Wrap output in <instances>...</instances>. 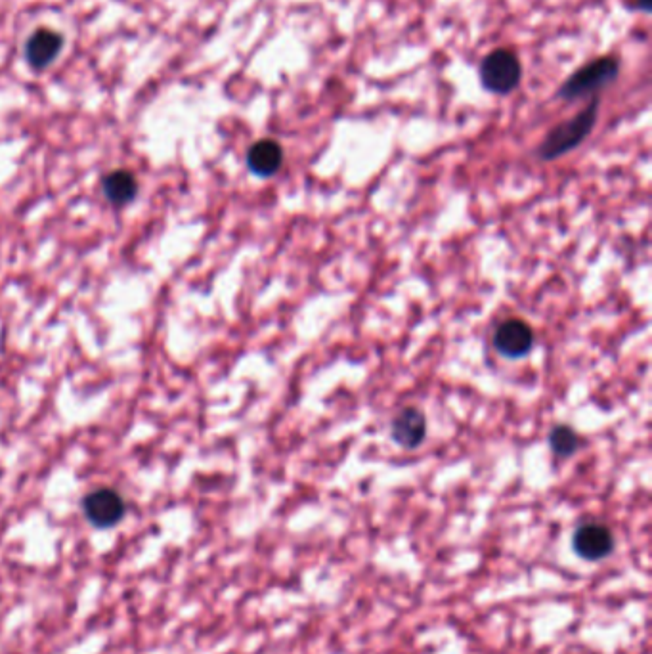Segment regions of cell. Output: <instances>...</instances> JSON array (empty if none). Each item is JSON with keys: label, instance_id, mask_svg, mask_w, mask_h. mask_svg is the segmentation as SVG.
I'll use <instances>...</instances> for the list:
<instances>
[{"label": "cell", "instance_id": "cell-1", "mask_svg": "<svg viewBox=\"0 0 652 654\" xmlns=\"http://www.w3.org/2000/svg\"><path fill=\"white\" fill-rule=\"evenodd\" d=\"M599 106H601V100L597 96H593L591 104L582 109L578 115L570 117L565 123H559L557 127H553L551 131L547 132V136L536 150L538 159L555 161L566 153L576 150L595 129L597 119H599Z\"/></svg>", "mask_w": 652, "mask_h": 654}, {"label": "cell", "instance_id": "cell-2", "mask_svg": "<svg viewBox=\"0 0 652 654\" xmlns=\"http://www.w3.org/2000/svg\"><path fill=\"white\" fill-rule=\"evenodd\" d=\"M620 60L616 56H599L586 66L576 69L559 88V98L563 100H578L591 96L603 88L612 85L620 75Z\"/></svg>", "mask_w": 652, "mask_h": 654}, {"label": "cell", "instance_id": "cell-3", "mask_svg": "<svg viewBox=\"0 0 652 654\" xmlns=\"http://www.w3.org/2000/svg\"><path fill=\"white\" fill-rule=\"evenodd\" d=\"M479 75L488 92L507 96L521 85V60L509 48H496L480 62Z\"/></svg>", "mask_w": 652, "mask_h": 654}, {"label": "cell", "instance_id": "cell-4", "mask_svg": "<svg viewBox=\"0 0 652 654\" xmlns=\"http://www.w3.org/2000/svg\"><path fill=\"white\" fill-rule=\"evenodd\" d=\"M127 505L119 492L111 488H98L92 490L83 500V513L88 523L96 528H111L121 523L125 517Z\"/></svg>", "mask_w": 652, "mask_h": 654}, {"label": "cell", "instance_id": "cell-5", "mask_svg": "<svg viewBox=\"0 0 652 654\" xmlns=\"http://www.w3.org/2000/svg\"><path fill=\"white\" fill-rule=\"evenodd\" d=\"M614 534L607 524L586 523L578 526V530L572 536V547L578 557L584 561H603L614 551Z\"/></svg>", "mask_w": 652, "mask_h": 654}, {"label": "cell", "instance_id": "cell-6", "mask_svg": "<svg viewBox=\"0 0 652 654\" xmlns=\"http://www.w3.org/2000/svg\"><path fill=\"white\" fill-rule=\"evenodd\" d=\"M64 48V37L58 31L39 27L31 33L23 46V56L27 66L35 71H44L56 62Z\"/></svg>", "mask_w": 652, "mask_h": 654}, {"label": "cell", "instance_id": "cell-7", "mask_svg": "<svg viewBox=\"0 0 652 654\" xmlns=\"http://www.w3.org/2000/svg\"><path fill=\"white\" fill-rule=\"evenodd\" d=\"M494 347L505 358H522L534 347V329L521 318H509L496 327Z\"/></svg>", "mask_w": 652, "mask_h": 654}, {"label": "cell", "instance_id": "cell-8", "mask_svg": "<svg viewBox=\"0 0 652 654\" xmlns=\"http://www.w3.org/2000/svg\"><path fill=\"white\" fill-rule=\"evenodd\" d=\"M427 435V419L417 408H404L400 414L392 419L391 438L406 450H415L423 444Z\"/></svg>", "mask_w": 652, "mask_h": 654}, {"label": "cell", "instance_id": "cell-9", "mask_svg": "<svg viewBox=\"0 0 652 654\" xmlns=\"http://www.w3.org/2000/svg\"><path fill=\"white\" fill-rule=\"evenodd\" d=\"M283 165V148L272 138H262L247 152V167L253 175L268 178L274 176Z\"/></svg>", "mask_w": 652, "mask_h": 654}, {"label": "cell", "instance_id": "cell-10", "mask_svg": "<svg viewBox=\"0 0 652 654\" xmlns=\"http://www.w3.org/2000/svg\"><path fill=\"white\" fill-rule=\"evenodd\" d=\"M102 190L104 196L108 197L113 205H127L138 196V180L131 171L117 169L104 176Z\"/></svg>", "mask_w": 652, "mask_h": 654}, {"label": "cell", "instance_id": "cell-11", "mask_svg": "<svg viewBox=\"0 0 652 654\" xmlns=\"http://www.w3.org/2000/svg\"><path fill=\"white\" fill-rule=\"evenodd\" d=\"M549 446L555 456L570 458L576 454L580 446V438L570 425H557L549 435Z\"/></svg>", "mask_w": 652, "mask_h": 654}, {"label": "cell", "instance_id": "cell-12", "mask_svg": "<svg viewBox=\"0 0 652 654\" xmlns=\"http://www.w3.org/2000/svg\"><path fill=\"white\" fill-rule=\"evenodd\" d=\"M635 10H641V12H651L652 2L651 0H633V6Z\"/></svg>", "mask_w": 652, "mask_h": 654}]
</instances>
